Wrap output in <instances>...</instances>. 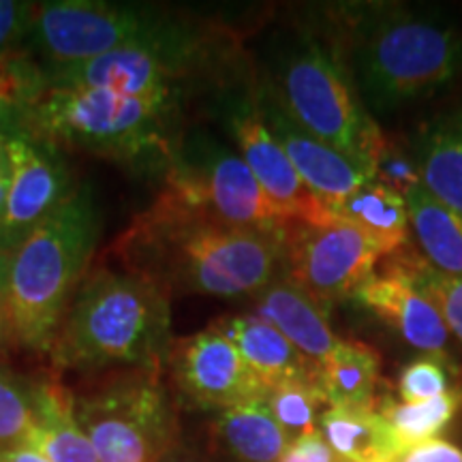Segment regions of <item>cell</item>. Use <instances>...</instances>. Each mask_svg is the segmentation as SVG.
<instances>
[{"label":"cell","instance_id":"cell-18","mask_svg":"<svg viewBox=\"0 0 462 462\" xmlns=\"http://www.w3.org/2000/svg\"><path fill=\"white\" fill-rule=\"evenodd\" d=\"M413 161L421 187L462 215V101L421 129Z\"/></svg>","mask_w":462,"mask_h":462},{"label":"cell","instance_id":"cell-3","mask_svg":"<svg viewBox=\"0 0 462 462\" xmlns=\"http://www.w3.org/2000/svg\"><path fill=\"white\" fill-rule=\"evenodd\" d=\"M171 343L165 289L120 265H99L69 302L50 357L56 368L69 371L125 364L161 373Z\"/></svg>","mask_w":462,"mask_h":462},{"label":"cell","instance_id":"cell-34","mask_svg":"<svg viewBox=\"0 0 462 462\" xmlns=\"http://www.w3.org/2000/svg\"><path fill=\"white\" fill-rule=\"evenodd\" d=\"M396 462H462V449L437 437L407 448Z\"/></svg>","mask_w":462,"mask_h":462},{"label":"cell","instance_id":"cell-10","mask_svg":"<svg viewBox=\"0 0 462 462\" xmlns=\"http://www.w3.org/2000/svg\"><path fill=\"white\" fill-rule=\"evenodd\" d=\"M255 73L242 71L212 92L210 112L234 140L238 154L255 173L257 182L289 221L309 225L332 223L330 212L302 182L279 142L268 131L255 106Z\"/></svg>","mask_w":462,"mask_h":462},{"label":"cell","instance_id":"cell-2","mask_svg":"<svg viewBox=\"0 0 462 462\" xmlns=\"http://www.w3.org/2000/svg\"><path fill=\"white\" fill-rule=\"evenodd\" d=\"M337 45L366 109L388 114L441 90L462 71V34L441 17L368 5L345 11Z\"/></svg>","mask_w":462,"mask_h":462},{"label":"cell","instance_id":"cell-8","mask_svg":"<svg viewBox=\"0 0 462 462\" xmlns=\"http://www.w3.org/2000/svg\"><path fill=\"white\" fill-rule=\"evenodd\" d=\"M161 373L123 374L75 398V420L99 462H161L180 439Z\"/></svg>","mask_w":462,"mask_h":462},{"label":"cell","instance_id":"cell-32","mask_svg":"<svg viewBox=\"0 0 462 462\" xmlns=\"http://www.w3.org/2000/svg\"><path fill=\"white\" fill-rule=\"evenodd\" d=\"M32 3L0 0V56L24 51Z\"/></svg>","mask_w":462,"mask_h":462},{"label":"cell","instance_id":"cell-22","mask_svg":"<svg viewBox=\"0 0 462 462\" xmlns=\"http://www.w3.org/2000/svg\"><path fill=\"white\" fill-rule=\"evenodd\" d=\"M409 229L420 246V255L439 273L462 279V215L439 201L424 187H415L404 198Z\"/></svg>","mask_w":462,"mask_h":462},{"label":"cell","instance_id":"cell-12","mask_svg":"<svg viewBox=\"0 0 462 462\" xmlns=\"http://www.w3.org/2000/svg\"><path fill=\"white\" fill-rule=\"evenodd\" d=\"M7 154L11 178L0 215V248L14 255L34 227L67 204L78 184L62 150L22 126L7 133Z\"/></svg>","mask_w":462,"mask_h":462},{"label":"cell","instance_id":"cell-26","mask_svg":"<svg viewBox=\"0 0 462 462\" xmlns=\"http://www.w3.org/2000/svg\"><path fill=\"white\" fill-rule=\"evenodd\" d=\"M392 263L413 282L421 296H426L441 313L449 334L462 345V279L439 273L418 251L402 246L388 255Z\"/></svg>","mask_w":462,"mask_h":462},{"label":"cell","instance_id":"cell-16","mask_svg":"<svg viewBox=\"0 0 462 462\" xmlns=\"http://www.w3.org/2000/svg\"><path fill=\"white\" fill-rule=\"evenodd\" d=\"M262 319L279 330L315 366L332 354L340 338L334 334L328 309L285 276L270 282L255 298Z\"/></svg>","mask_w":462,"mask_h":462},{"label":"cell","instance_id":"cell-14","mask_svg":"<svg viewBox=\"0 0 462 462\" xmlns=\"http://www.w3.org/2000/svg\"><path fill=\"white\" fill-rule=\"evenodd\" d=\"M253 92H255L259 116L263 118L268 131L279 142L282 152L291 161L293 170L298 171L302 182L313 190L323 206L328 208L330 204H337L349 193H354L357 187H362L364 182L373 180L366 167L345 157L338 150L330 148L302 129L259 75H255Z\"/></svg>","mask_w":462,"mask_h":462},{"label":"cell","instance_id":"cell-15","mask_svg":"<svg viewBox=\"0 0 462 462\" xmlns=\"http://www.w3.org/2000/svg\"><path fill=\"white\" fill-rule=\"evenodd\" d=\"M356 300L388 323L409 346L426 356L448 357L452 334L441 313L429 298L421 296L390 257L381 259L374 274L357 289Z\"/></svg>","mask_w":462,"mask_h":462},{"label":"cell","instance_id":"cell-19","mask_svg":"<svg viewBox=\"0 0 462 462\" xmlns=\"http://www.w3.org/2000/svg\"><path fill=\"white\" fill-rule=\"evenodd\" d=\"M34 446L50 462H99L75 420V398L60 381H34Z\"/></svg>","mask_w":462,"mask_h":462},{"label":"cell","instance_id":"cell-36","mask_svg":"<svg viewBox=\"0 0 462 462\" xmlns=\"http://www.w3.org/2000/svg\"><path fill=\"white\" fill-rule=\"evenodd\" d=\"M0 462H50L34 446L0 448Z\"/></svg>","mask_w":462,"mask_h":462},{"label":"cell","instance_id":"cell-20","mask_svg":"<svg viewBox=\"0 0 462 462\" xmlns=\"http://www.w3.org/2000/svg\"><path fill=\"white\" fill-rule=\"evenodd\" d=\"M319 432L343 462H396L404 452L377 409L328 407L319 418Z\"/></svg>","mask_w":462,"mask_h":462},{"label":"cell","instance_id":"cell-29","mask_svg":"<svg viewBox=\"0 0 462 462\" xmlns=\"http://www.w3.org/2000/svg\"><path fill=\"white\" fill-rule=\"evenodd\" d=\"M34 432V381L0 366V448L31 446Z\"/></svg>","mask_w":462,"mask_h":462},{"label":"cell","instance_id":"cell-38","mask_svg":"<svg viewBox=\"0 0 462 462\" xmlns=\"http://www.w3.org/2000/svg\"><path fill=\"white\" fill-rule=\"evenodd\" d=\"M7 338H11L9 319H7V310H5V298L0 296V349H3V345L7 343Z\"/></svg>","mask_w":462,"mask_h":462},{"label":"cell","instance_id":"cell-6","mask_svg":"<svg viewBox=\"0 0 462 462\" xmlns=\"http://www.w3.org/2000/svg\"><path fill=\"white\" fill-rule=\"evenodd\" d=\"M262 79L302 129L373 176L385 137L357 97L337 45L310 28H281L263 48Z\"/></svg>","mask_w":462,"mask_h":462},{"label":"cell","instance_id":"cell-31","mask_svg":"<svg viewBox=\"0 0 462 462\" xmlns=\"http://www.w3.org/2000/svg\"><path fill=\"white\" fill-rule=\"evenodd\" d=\"M373 180L385 184L402 198H407L415 187L421 184L415 161L402 154L396 146H392L388 140H385V146L381 148L379 157L373 165Z\"/></svg>","mask_w":462,"mask_h":462},{"label":"cell","instance_id":"cell-17","mask_svg":"<svg viewBox=\"0 0 462 462\" xmlns=\"http://www.w3.org/2000/svg\"><path fill=\"white\" fill-rule=\"evenodd\" d=\"M215 326L236 345L265 392L285 381L310 379L317 374L315 364L306 360L273 323L259 315L223 317Z\"/></svg>","mask_w":462,"mask_h":462},{"label":"cell","instance_id":"cell-28","mask_svg":"<svg viewBox=\"0 0 462 462\" xmlns=\"http://www.w3.org/2000/svg\"><path fill=\"white\" fill-rule=\"evenodd\" d=\"M48 88L42 67L26 51L0 56V131L20 126L22 112Z\"/></svg>","mask_w":462,"mask_h":462},{"label":"cell","instance_id":"cell-27","mask_svg":"<svg viewBox=\"0 0 462 462\" xmlns=\"http://www.w3.org/2000/svg\"><path fill=\"white\" fill-rule=\"evenodd\" d=\"M265 402L289 443L319 430V418L328 404L317 383V374L310 379L285 381V383L274 385L265 392Z\"/></svg>","mask_w":462,"mask_h":462},{"label":"cell","instance_id":"cell-13","mask_svg":"<svg viewBox=\"0 0 462 462\" xmlns=\"http://www.w3.org/2000/svg\"><path fill=\"white\" fill-rule=\"evenodd\" d=\"M165 364L184 401L206 411H227L265 396L245 357L215 323L173 340Z\"/></svg>","mask_w":462,"mask_h":462},{"label":"cell","instance_id":"cell-4","mask_svg":"<svg viewBox=\"0 0 462 462\" xmlns=\"http://www.w3.org/2000/svg\"><path fill=\"white\" fill-rule=\"evenodd\" d=\"M92 184L75 193L15 248L9 259L5 310L11 338L24 349L50 354L67 306L86 279L103 234Z\"/></svg>","mask_w":462,"mask_h":462},{"label":"cell","instance_id":"cell-25","mask_svg":"<svg viewBox=\"0 0 462 462\" xmlns=\"http://www.w3.org/2000/svg\"><path fill=\"white\" fill-rule=\"evenodd\" d=\"M462 409V390H452L446 394L421 402H394L385 401L377 411L383 415L390 429L394 430L404 449L418 443L437 439L446 426Z\"/></svg>","mask_w":462,"mask_h":462},{"label":"cell","instance_id":"cell-5","mask_svg":"<svg viewBox=\"0 0 462 462\" xmlns=\"http://www.w3.org/2000/svg\"><path fill=\"white\" fill-rule=\"evenodd\" d=\"M20 126L60 150L152 173H165L184 133L180 106L78 86H48L22 112Z\"/></svg>","mask_w":462,"mask_h":462},{"label":"cell","instance_id":"cell-30","mask_svg":"<svg viewBox=\"0 0 462 462\" xmlns=\"http://www.w3.org/2000/svg\"><path fill=\"white\" fill-rule=\"evenodd\" d=\"M448 357L424 356L402 368L398 377V396L401 402H421L452 392Z\"/></svg>","mask_w":462,"mask_h":462},{"label":"cell","instance_id":"cell-24","mask_svg":"<svg viewBox=\"0 0 462 462\" xmlns=\"http://www.w3.org/2000/svg\"><path fill=\"white\" fill-rule=\"evenodd\" d=\"M215 441L238 462H281L289 439L276 424L263 398L221 411L215 426Z\"/></svg>","mask_w":462,"mask_h":462},{"label":"cell","instance_id":"cell-21","mask_svg":"<svg viewBox=\"0 0 462 462\" xmlns=\"http://www.w3.org/2000/svg\"><path fill=\"white\" fill-rule=\"evenodd\" d=\"M379 371L377 351L357 340H340L315 366L328 407L337 409H377Z\"/></svg>","mask_w":462,"mask_h":462},{"label":"cell","instance_id":"cell-39","mask_svg":"<svg viewBox=\"0 0 462 462\" xmlns=\"http://www.w3.org/2000/svg\"><path fill=\"white\" fill-rule=\"evenodd\" d=\"M9 253L0 248V296L5 298V287H7V273H9Z\"/></svg>","mask_w":462,"mask_h":462},{"label":"cell","instance_id":"cell-33","mask_svg":"<svg viewBox=\"0 0 462 462\" xmlns=\"http://www.w3.org/2000/svg\"><path fill=\"white\" fill-rule=\"evenodd\" d=\"M281 462H343L334 454V449L328 446L319 430L310 432L289 443V448L282 454Z\"/></svg>","mask_w":462,"mask_h":462},{"label":"cell","instance_id":"cell-35","mask_svg":"<svg viewBox=\"0 0 462 462\" xmlns=\"http://www.w3.org/2000/svg\"><path fill=\"white\" fill-rule=\"evenodd\" d=\"M161 462H215V460H212L204 449H199L198 446H193V443H187L182 441V439H178V441L170 448V452L161 458Z\"/></svg>","mask_w":462,"mask_h":462},{"label":"cell","instance_id":"cell-11","mask_svg":"<svg viewBox=\"0 0 462 462\" xmlns=\"http://www.w3.org/2000/svg\"><path fill=\"white\" fill-rule=\"evenodd\" d=\"M390 253L366 231L351 223L309 225L291 221L285 227L282 274L296 282L323 309L356 298L357 289Z\"/></svg>","mask_w":462,"mask_h":462},{"label":"cell","instance_id":"cell-23","mask_svg":"<svg viewBox=\"0 0 462 462\" xmlns=\"http://www.w3.org/2000/svg\"><path fill=\"white\" fill-rule=\"evenodd\" d=\"M332 221L351 223L366 231L385 246V251L396 253L409 242V210L407 201L396 190L377 180L364 182L345 199L328 206Z\"/></svg>","mask_w":462,"mask_h":462},{"label":"cell","instance_id":"cell-7","mask_svg":"<svg viewBox=\"0 0 462 462\" xmlns=\"http://www.w3.org/2000/svg\"><path fill=\"white\" fill-rule=\"evenodd\" d=\"M159 198L210 221L245 229H285L289 218L236 150L204 126L184 131Z\"/></svg>","mask_w":462,"mask_h":462},{"label":"cell","instance_id":"cell-1","mask_svg":"<svg viewBox=\"0 0 462 462\" xmlns=\"http://www.w3.org/2000/svg\"><path fill=\"white\" fill-rule=\"evenodd\" d=\"M112 255L170 298H255L282 274L285 229L231 227L157 195L114 242Z\"/></svg>","mask_w":462,"mask_h":462},{"label":"cell","instance_id":"cell-37","mask_svg":"<svg viewBox=\"0 0 462 462\" xmlns=\"http://www.w3.org/2000/svg\"><path fill=\"white\" fill-rule=\"evenodd\" d=\"M11 167H9V154H7V133L0 131V180H9Z\"/></svg>","mask_w":462,"mask_h":462},{"label":"cell","instance_id":"cell-9","mask_svg":"<svg viewBox=\"0 0 462 462\" xmlns=\"http://www.w3.org/2000/svg\"><path fill=\"white\" fill-rule=\"evenodd\" d=\"M167 11L152 5L101 0L32 5L24 51L43 73L73 67L148 37Z\"/></svg>","mask_w":462,"mask_h":462}]
</instances>
